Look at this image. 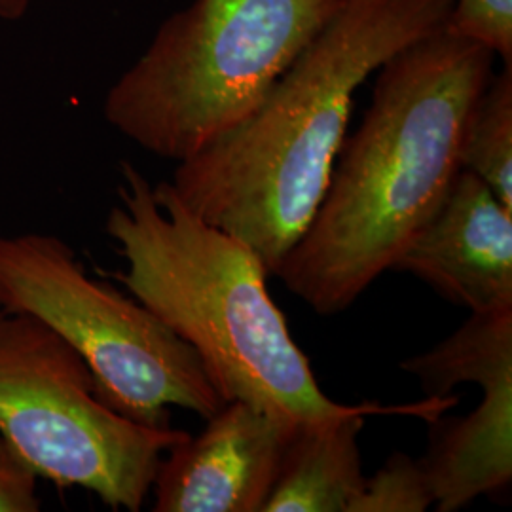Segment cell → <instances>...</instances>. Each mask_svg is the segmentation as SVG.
Returning <instances> with one entry per match:
<instances>
[{
	"label": "cell",
	"mask_w": 512,
	"mask_h": 512,
	"mask_svg": "<svg viewBox=\"0 0 512 512\" xmlns=\"http://www.w3.org/2000/svg\"><path fill=\"white\" fill-rule=\"evenodd\" d=\"M444 31L471 40L512 67V0H454Z\"/></svg>",
	"instance_id": "14"
},
{
	"label": "cell",
	"mask_w": 512,
	"mask_h": 512,
	"mask_svg": "<svg viewBox=\"0 0 512 512\" xmlns=\"http://www.w3.org/2000/svg\"><path fill=\"white\" fill-rule=\"evenodd\" d=\"M37 0H0V21H19L25 18Z\"/></svg>",
	"instance_id": "16"
},
{
	"label": "cell",
	"mask_w": 512,
	"mask_h": 512,
	"mask_svg": "<svg viewBox=\"0 0 512 512\" xmlns=\"http://www.w3.org/2000/svg\"><path fill=\"white\" fill-rule=\"evenodd\" d=\"M198 437L165 454L154 476L156 512H264L298 418L228 401Z\"/></svg>",
	"instance_id": "7"
},
{
	"label": "cell",
	"mask_w": 512,
	"mask_h": 512,
	"mask_svg": "<svg viewBox=\"0 0 512 512\" xmlns=\"http://www.w3.org/2000/svg\"><path fill=\"white\" fill-rule=\"evenodd\" d=\"M452 6L348 0L251 116L177 164L171 188L274 275L327 192L355 93L391 55L442 31Z\"/></svg>",
	"instance_id": "2"
},
{
	"label": "cell",
	"mask_w": 512,
	"mask_h": 512,
	"mask_svg": "<svg viewBox=\"0 0 512 512\" xmlns=\"http://www.w3.org/2000/svg\"><path fill=\"white\" fill-rule=\"evenodd\" d=\"M461 164L512 209V67L494 74L476 99L463 133Z\"/></svg>",
	"instance_id": "12"
},
{
	"label": "cell",
	"mask_w": 512,
	"mask_h": 512,
	"mask_svg": "<svg viewBox=\"0 0 512 512\" xmlns=\"http://www.w3.org/2000/svg\"><path fill=\"white\" fill-rule=\"evenodd\" d=\"M0 310L37 317L59 334L129 420L171 427V406L207 420L226 404L194 349L137 298L88 275L54 234L0 236Z\"/></svg>",
	"instance_id": "5"
},
{
	"label": "cell",
	"mask_w": 512,
	"mask_h": 512,
	"mask_svg": "<svg viewBox=\"0 0 512 512\" xmlns=\"http://www.w3.org/2000/svg\"><path fill=\"white\" fill-rule=\"evenodd\" d=\"M393 270L418 277L471 313L512 308V209L461 169Z\"/></svg>",
	"instance_id": "8"
},
{
	"label": "cell",
	"mask_w": 512,
	"mask_h": 512,
	"mask_svg": "<svg viewBox=\"0 0 512 512\" xmlns=\"http://www.w3.org/2000/svg\"><path fill=\"white\" fill-rule=\"evenodd\" d=\"M480 389L482 403L465 418L444 421L420 458L439 512L459 511L511 484L512 376Z\"/></svg>",
	"instance_id": "10"
},
{
	"label": "cell",
	"mask_w": 512,
	"mask_h": 512,
	"mask_svg": "<svg viewBox=\"0 0 512 512\" xmlns=\"http://www.w3.org/2000/svg\"><path fill=\"white\" fill-rule=\"evenodd\" d=\"M0 437L38 478L139 512L160 461L190 433L116 412L59 334L37 317L0 310Z\"/></svg>",
	"instance_id": "6"
},
{
	"label": "cell",
	"mask_w": 512,
	"mask_h": 512,
	"mask_svg": "<svg viewBox=\"0 0 512 512\" xmlns=\"http://www.w3.org/2000/svg\"><path fill=\"white\" fill-rule=\"evenodd\" d=\"M427 397H448L458 384L484 385L512 376V308L471 313L435 348L403 363Z\"/></svg>",
	"instance_id": "11"
},
{
	"label": "cell",
	"mask_w": 512,
	"mask_h": 512,
	"mask_svg": "<svg viewBox=\"0 0 512 512\" xmlns=\"http://www.w3.org/2000/svg\"><path fill=\"white\" fill-rule=\"evenodd\" d=\"M435 505L420 458L403 452L387 459L376 475L365 480V488L351 503L349 512H423Z\"/></svg>",
	"instance_id": "13"
},
{
	"label": "cell",
	"mask_w": 512,
	"mask_h": 512,
	"mask_svg": "<svg viewBox=\"0 0 512 512\" xmlns=\"http://www.w3.org/2000/svg\"><path fill=\"white\" fill-rule=\"evenodd\" d=\"M348 0H194L169 16L110 86L105 120L183 162L236 128Z\"/></svg>",
	"instance_id": "4"
},
{
	"label": "cell",
	"mask_w": 512,
	"mask_h": 512,
	"mask_svg": "<svg viewBox=\"0 0 512 512\" xmlns=\"http://www.w3.org/2000/svg\"><path fill=\"white\" fill-rule=\"evenodd\" d=\"M38 476L0 437V512L40 511Z\"/></svg>",
	"instance_id": "15"
},
{
	"label": "cell",
	"mask_w": 512,
	"mask_h": 512,
	"mask_svg": "<svg viewBox=\"0 0 512 512\" xmlns=\"http://www.w3.org/2000/svg\"><path fill=\"white\" fill-rule=\"evenodd\" d=\"M452 404L448 397H429L406 408L365 403L340 416L298 421L264 512H349L365 488L357 440L366 416L406 412L435 421Z\"/></svg>",
	"instance_id": "9"
},
{
	"label": "cell",
	"mask_w": 512,
	"mask_h": 512,
	"mask_svg": "<svg viewBox=\"0 0 512 512\" xmlns=\"http://www.w3.org/2000/svg\"><path fill=\"white\" fill-rule=\"evenodd\" d=\"M495 54L444 29L376 71L363 122L344 145L313 219L275 270L319 315L349 308L393 270L456 181Z\"/></svg>",
	"instance_id": "1"
},
{
	"label": "cell",
	"mask_w": 512,
	"mask_h": 512,
	"mask_svg": "<svg viewBox=\"0 0 512 512\" xmlns=\"http://www.w3.org/2000/svg\"><path fill=\"white\" fill-rule=\"evenodd\" d=\"M120 177L105 232L128 268L112 277L198 353L222 399L304 421L349 412L317 384L260 256L188 209L169 181L152 184L129 162Z\"/></svg>",
	"instance_id": "3"
}]
</instances>
